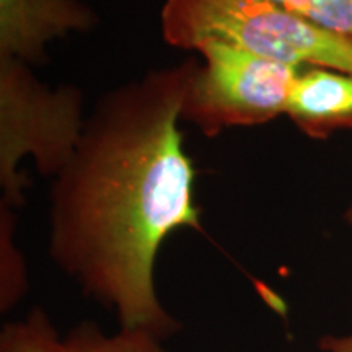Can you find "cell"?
<instances>
[{
    "instance_id": "obj_1",
    "label": "cell",
    "mask_w": 352,
    "mask_h": 352,
    "mask_svg": "<svg viewBox=\"0 0 352 352\" xmlns=\"http://www.w3.org/2000/svg\"><path fill=\"white\" fill-rule=\"evenodd\" d=\"M199 63L151 70L98 100L51 189L50 256L120 328L168 340L155 261L178 228L204 232L178 122Z\"/></svg>"
},
{
    "instance_id": "obj_2",
    "label": "cell",
    "mask_w": 352,
    "mask_h": 352,
    "mask_svg": "<svg viewBox=\"0 0 352 352\" xmlns=\"http://www.w3.org/2000/svg\"><path fill=\"white\" fill-rule=\"evenodd\" d=\"M162 36L178 50L220 41L294 67L352 74V36L285 10L271 0H165Z\"/></svg>"
},
{
    "instance_id": "obj_3",
    "label": "cell",
    "mask_w": 352,
    "mask_h": 352,
    "mask_svg": "<svg viewBox=\"0 0 352 352\" xmlns=\"http://www.w3.org/2000/svg\"><path fill=\"white\" fill-rule=\"evenodd\" d=\"M80 88L47 87L32 67L12 57H0V206L25 204L28 178L20 162L33 157L41 175L57 176L69 164L82 138Z\"/></svg>"
},
{
    "instance_id": "obj_4",
    "label": "cell",
    "mask_w": 352,
    "mask_h": 352,
    "mask_svg": "<svg viewBox=\"0 0 352 352\" xmlns=\"http://www.w3.org/2000/svg\"><path fill=\"white\" fill-rule=\"evenodd\" d=\"M195 51L204 64L188 87L182 121L191 122L206 138L232 127L266 124L287 111L302 69L214 39L202 41Z\"/></svg>"
},
{
    "instance_id": "obj_5",
    "label": "cell",
    "mask_w": 352,
    "mask_h": 352,
    "mask_svg": "<svg viewBox=\"0 0 352 352\" xmlns=\"http://www.w3.org/2000/svg\"><path fill=\"white\" fill-rule=\"evenodd\" d=\"M96 23L94 8L82 0H0V57L43 65L52 41Z\"/></svg>"
},
{
    "instance_id": "obj_6",
    "label": "cell",
    "mask_w": 352,
    "mask_h": 352,
    "mask_svg": "<svg viewBox=\"0 0 352 352\" xmlns=\"http://www.w3.org/2000/svg\"><path fill=\"white\" fill-rule=\"evenodd\" d=\"M285 114L310 139L324 140L333 132L352 129V74L302 69Z\"/></svg>"
},
{
    "instance_id": "obj_7",
    "label": "cell",
    "mask_w": 352,
    "mask_h": 352,
    "mask_svg": "<svg viewBox=\"0 0 352 352\" xmlns=\"http://www.w3.org/2000/svg\"><path fill=\"white\" fill-rule=\"evenodd\" d=\"M60 352H166L164 340L142 329L120 328L107 334L94 321H82L63 340Z\"/></svg>"
},
{
    "instance_id": "obj_8",
    "label": "cell",
    "mask_w": 352,
    "mask_h": 352,
    "mask_svg": "<svg viewBox=\"0 0 352 352\" xmlns=\"http://www.w3.org/2000/svg\"><path fill=\"white\" fill-rule=\"evenodd\" d=\"M15 215L0 206V310L7 314L28 290V276L23 254L13 240Z\"/></svg>"
},
{
    "instance_id": "obj_9",
    "label": "cell",
    "mask_w": 352,
    "mask_h": 352,
    "mask_svg": "<svg viewBox=\"0 0 352 352\" xmlns=\"http://www.w3.org/2000/svg\"><path fill=\"white\" fill-rule=\"evenodd\" d=\"M63 340L43 308L34 307L23 320L3 327L0 352H60Z\"/></svg>"
},
{
    "instance_id": "obj_10",
    "label": "cell",
    "mask_w": 352,
    "mask_h": 352,
    "mask_svg": "<svg viewBox=\"0 0 352 352\" xmlns=\"http://www.w3.org/2000/svg\"><path fill=\"white\" fill-rule=\"evenodd\" d=\"M271 2L323 28L352 36V0H271Z\"/></svg>"
},
{
    "instance_id": "obj_11",
    "label": "cell",
    "mask_w": 352,
    "mask_h": 352,
    "mask_svg": "<svg viewBox=\"0 0 352 352\" xmlns=\"http://www.w3.org/2000/svg\"><path fill=\"white\" fill-rule=\"evenodd\" d=\"M318 352H352V333L342 336H321L316 342Z\"/></svg>"
},
{
    "instance_id": "obj_12",
    "label": "cell",
    "mask_w": 352,
    "mask_h": 352,
    "mask_svg": "<svg viewBox=\"0 0 352 352\" xmlns=\"http://www.w3.org/2000/svg\"><path fill=\"white\" fill-rule=\"evenodd\" d=\"M344 219H346V222L349 223V226H352V202H351V206H349V208H347V210H346Z\"/></svg>"
}]
</instances>
